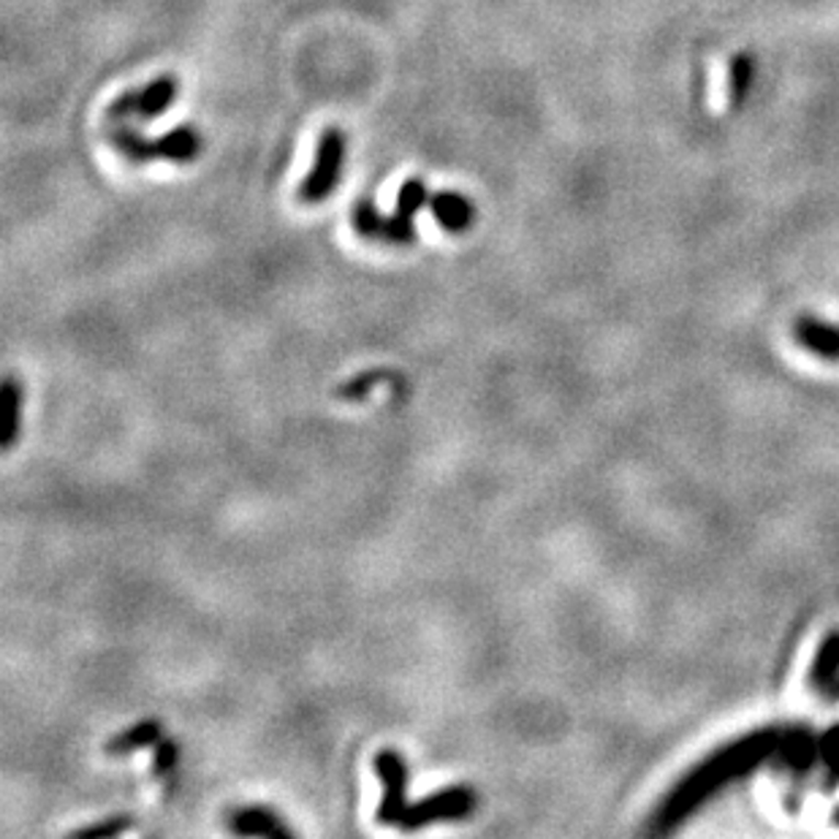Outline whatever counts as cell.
Instances as JSON below:
<instances>
[{"label":"cell","instance_id":"obj_1","mask_svg":"<svg viewBox=\"0 0 839 839\" xmlns=\"http://www.w3.org/2000/svg\"><path fill=\"white\" fill-rule=\"evenodd\" d=\"M783 745V734L774 728L756 730V734H747L741 739L730 741L728 747L717 750L715 756H710L706 761H701L688 778L679 780L673 785V791L664 798V804L658 807L653 818V831L666 835L673 826L682 824L684 818L695 813L704 802H710L717 791L734 783V780L745 778L747 772L763 763L767 758H772L774 752Z\"/></svg>","mask_w":839,"mask_h":839},{"label":"cell","instance_id":"obj_2","mask_svg":"<svg viewBox=\"0 0 839 839\" xmlns=\"http://www.w3.org/2000/svg\"><path fill=\"white\" fill-rule=\"evenodd\" d=\"M110 141L114 150L128 158L131 163H147L158 161V158L185 163L193 161V158L199 156V150H202V136H199L191 125L169 131V134L158 136V139H145V136L131 128H114L110 134Z\"/></svg>","mask_w":839,"mask_h":839},{"label":"cell","instance_id":"obj_3","mask_svg":"<svg viewBox=\"0 0 839 839\" xmlns=\"http://www.w3.org/2000/svg\"><path fill=\"white\" fill-rule=\"evenodd\" d=\"M473 809H476V791L467 785H451L410 804L408 813H405L403 829L416 831L432 824H443V820H462Z\"/></svg>","mask_w":839,"mask_h":839},{"label":"cell","instance_id":"obj_4","mask_svg":"<svg viewBox=\"0 0 839 839\" xmlns=\"http://www.w3.org/2000/svg\"><path fill=\"white\" fill-rule=\"evenodd\" d=\"M342 156H345V136L340 128H327L318 141L316 167L299 185V202L318 204L332 196L337 180H340Z\"/></svg>","mask_w":839,"mask_h":839},{"label":"cell","instance_id":"obj_5","mask_svg":"<svg viewBox=\"0 0 839 839\" xmlns=\"http://www.w3.org/2000/svg\"><path fill=\"white\" fill-rule=\"evenodd\" d=\"M180 93V82L171 73L152 79L147 88L141 90H128V93L117 95L114 104L110 106V117L114 123H123V120H152L158 114H163L171 106V101Z\"/></svg>","mask_w":839,"mask_h":839},{"label":"cell","instance_id":"obj_6","mask_svg":"<svg viewBox=\"0 0 839 839\" xmlns=\"http://www.w3.org/2000/svg\"><path fill=\"white\" fill-rule=\"evenodd\" d=\"M375 772H378L381 785H384V796L378 804V824L384 826H403L405 813H408V763L403 761L397 750H381L375 756Z\"/></svg>","mask_w":839,"mask_h":839},{"label":"cell","instance_id":"obj_7","mask_svg":"<svg viewBox=\"0 0 839 839\" xmlns=\"http://www.w3.org/2000/svg\"><path fill=\"white\" fill-rule=\"evenodd\" d=\"M228 829L239 837H272V839H291L294 831L280 820V815L270 807H242L231 813L228 818Z\"/></svg>","mask_w":839,"mask_h":839},{"label":"cell","instance_id":"obj_8","mask_svg":"<svg viewBox=\"0 0 839 839\" xmlns=\"http://www.w3.org/2000/svg\"><path fill=\"white\" fill-rule=\"evenodd\" d=\"M793 337H796L798 345L807 348L815 356L839 362V327H835V324L818 321L813 316H802L796 327H793Z\"/></svg>","mask_w":839,"mask_h":839},{"label":"cell","instance_id":"obj_9","mask_svg":"<svg viewBox=\"0 0 839 839\" xmlns=\"http://www.w3.org/2000/svg\"><path fill=\"white\" fill-rule=\"evenodd\" d=\"M161 739H163L161 723L141 721V723H136V726L120 730L117 736H112V739L104 745V750H106V756L123 758V756H131V752L141 750V747H156Z\"/></svg>","mask_w":839,"mask_h":839},{"label":"cell","instance_id":"obj_10","mask_svg":"<svg viewBox=\"0 0 839 839\" xmlns=\"http://www.w3.org/2000/svg\"><path fill=\"white\" fill-rule=\"evenodd\" d=\"M430 209L438 224L446 228L449 234H462L473 224V204L462 193H435L430 199Z\"/></svg>","mask_w":839,"mask_h":839},{"label":"cell","instance_id":"obj_11","mask_svg":"<svg viewBox=\"0 0 839 839\" xmlns=\"http://www.w3.org/2000/svg\"><path fill=\"white\" fill-rule=\"evenodd\" d=\"M0 403H3V410H0V449L9 451L22 430V386L11 375L3 381Z\"/></svg>","mask_w":839,"mask_h":839},{"label":"cell","instance_id":"obj_12","mask_svg":"<svg viewBox=\"0 0 839 839\" xmlns=\"http://www.w3.org/2000/svg\"><path fill=\"white\" fill-rule=\"evenodd\" d=\"M839 677V633H829L820 644L818 655H815L813 671H809V682L815 690L824 693L831 682H837Z\"/></svg>","mask_w":839,"mask_h":839},{"label":"cell","instance_id":"obj_13","mask_svg":"<svg viewBox=\"0 0 839 839\" xmlns=\"http://www.w3.org/2000/svg\"><path fill=\"white\" fill-rule=\"evenodd\" d=\"M353 226L362 237L370 239H384V228H386V218L378 213L373 202H359L356 209H353Z\"/></svg>","mask_w":839,"mask_h":839},{"label":"cell","instance_id":"obj_14","mask_svg":"<svg viewBox=\"0 0 839 839\" xmlns=\"http://www.w3.org/2000/svg\"><path fill=\"white\" fill-rule=\"evenodd\" d=\"M424 204H427V185L421 180H408L403 188H399L397 215L413 220L416 213H419Z\"/></svg>","mask_w":839,"mask_h":839},{"label":"cell","instance_id":"obj_15","mask_svg":"<svg viewBox=\"0 0 839 839\" xmlns=\"http://www.w3.org/2000/svg\"><path fill=\"white\" fill-rule=\"evenodd\" d=\"M131 826H134V818H128V815H114V818L101 820V824H93V826H84V829H77V831H73V837H77V839L117 837V835H123V831H128Z\"/></svg>","mask_w":839,"mask_h":839},{"label":"cell","instance_id":"obj_16","mask_svg":"<svg viewBox=\"0 0 839 839\" xmlns=\"http://www.w3.org/2000/svg\"><path fill=\"white\" fill-rule=\"evenodd\" d=\"M177 763H180V745L171 739H161L152 752V774L156 778H169L171 772H177Z\"/></svg>","mask_w":839,"mask_h":839},{"label":"cell","instance_id":"obj_17","mask_svg":"<svg viewBox=\"0 0 839 839\" xmlns=\"http://www.w3.org/2000/svg\"><path fill=\"white\" fill-rule=\"evenodd\" d=\"M378 378H381V373H364V375H359V378H353L351 384L340 386V389H337V394H340V397H351V399H359V397H362L364 392L370 389V386L375 384V381H378Z\"/></svg>","mask_w":839,"mask_h":839},{"label":"cell","instance_id":"obj_18","mask_svg":"<svg viewBox=\"0 0 839 839\" xmlns=\"http://www.w3.org/2000/svg\"><path fill=\"white\" fill-rule=\"evenodd\" d=\"M824 693H829V695H835V699H837V695H839V682H835V684H829V688H826V690H824Z\"/></svg>","mask_w":839,"mask_h":839},{"label":"cell","instance_id":"obj_19","mask_svg":"<svg viewBox=\"0 0 839 839\" xmlns=\"http://www.w3.org/2000/svg\"><path fill=\"white\" fill-rule=\"evenodd\" d=\"M835 741H837V747H839V734H837V736H835Z\"/></svg>","mask_w":839,"mask_h":839}]
</instances>
